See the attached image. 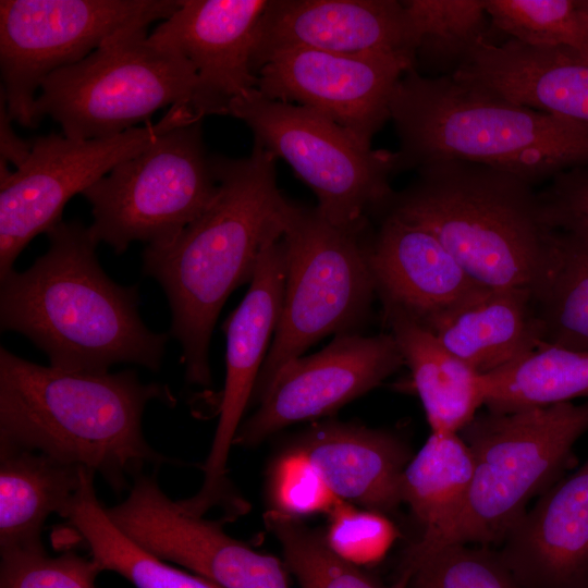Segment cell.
I'll list each match as a JSON object with an SVG mask.
<instances>
[{
  "label": "cell",
  "instance_id": "cell-5",
  "mask_svg": "<svg viewBox=\"0 0 588 588\" xmlns=\"http://www.w3.org/2000/svg\"><path fill=\"white\" fill-rule=\"evenodd\" d=\"M417 173L380 213L429 231L479 285L531 293L543 271L551 232L534 186L463 161L433 163Z\"/></svg>",
  "mask_w": 588,
  "mask_h": 588
},
{
  "label": "cell",
  "instance_id": "cell-36",
  "mask_svg": "<svg viewBox=\"0 0 588 588\" xmlns=\"http://www.w3.org/2000/svg\"><path fill=\"white\" fill-rule=\"evenodd\" d=\"M269 492L272 510L296 518L329 513L338 500L315 464L296 446L274 463Z\"/></svg>",
  "mask_w": 588,
  "mask_h": 588
},
{
  "label": "cell",
  "instance_id": "cell-10",
  "mask_svg": "<svg viewBox=\"0 0 588 588\" xmlns=\"http://www.w3.org/2000/svg\"><path fill=\"white\" fill-rule=\"evenodd\" d=\"M253 132L255 144L284 159L315 193L319 212L332 224L359 230L366 215L380 213L394 191V151L367 147L324 115L271 100L257 89L235 99L230 114Z\"/></svg>",
  "mask_w": 588,
  "mask_h": 588
},
{
  "label": "cell",
  "instance_id": "cell-16",
  "mask_svg": "<svg viewBox=\"0 0 588 588\" xmlns=\"http://www.w3.org/2000/svg\"><path fill=\"white\" fill-rule=\"evenodd\" d=\"M285 280L286 249L281 236L264 248L249 289L224 327L226 373L219 421L203 467V485L195 495L182 500L192 514L204 516L210 509L232 501L226 478L229 453L279 322Z\"/></svg>",
  "mask_w": 588,
  "mask_h": 588
},
{
  "label": "cell",
  "instance_id": "cell-2",
  "mask_svg": "<svg viewBox=\"0 0 588 588\" xmlns=\"http://www.w3.org/2000/svg\"><path fill=\"white\" fill-rule=\"evenodd\" d=\"M48 250L0 279V327L23 334L60 369L101 373L117 364L159 370L169 335L139 315L137 285L114 282L100 266L88 226L61 221Z\"/></svg>",
  "mask_w": 588,
  "mask_h": 588
},
{
  "label": "cell",
  "instance_id": "cell-3",
  "mask_svg": "<svg viewBox=\"0 0 588 588\" xmlns=\"http://www.w3.org/2000/svg\"><path fill=\"white\" fill-rule=\"evenodd\" d=\"M173 406L167 384L137 372H81L42 366L0 346V444L47 454L99 474L117 493L147 465L172 464L145 439L148 403Z\"/></svg>",
  "mask_w": 588,
  "mask_h": 588
},
{
  "label": "cell",
  "instance_id": "cell-28",
  "mask_svg": "<svg viewBox=\"0 0 588 588\" xmlns=\"http://www.w3.org/2000/svg\"><path fill=\"white\" fill-rule=\"evenodd\" d=\"M95 473L86 470L76 494L60 514L88 548L101 571L118 573L136 588H222L167 564L125 536L99 502Z\"/></svg>",
  "mask_w": 588,
  "mask_h": 588
},
{
  "label": "cell",
  "instance_id": "cell-24",
  "mask_svg": "<svg viewBox=\"0 0 588 588\" xmlns=\"http://www.w3.org/2000/svg\"><path fill=\"white\" fill-rule=\"evenodd\" d=\"M383 314L411 370L431 432L460 433L485 405L482 373L400 307L383 305Z\"/></svg>",
  "mask_w": 588,
  "mask_h": 588
},
{
  "label": "cell",
  "instance_id": "cell-12",
  "mask_svg": "<svg viewBox=\"0 0 588 588\" xmlns=\"http://www.w3.org/2000/svg\"><path fill=\"white\" fill-rule=\"evenodd\" d=\"M199 120L189 105L177 103L158 122L113 137H37L28 158L14 172L0 158V279L14 270L16 258L35 236L62 221L63 209L75 194H82L167 132Z\"/></svg>",
  "mask_w": 588,
  "mask_h": 588
},
{
  "label": "cell",
  "instance_id": "cell-27",
  "mask_svg": "<svg viewBox=\"0 0 588 588\" xmlns=\"http://www.w3.org/2000/svg\"><path fill=\"white\" fill-rule=\"evenodd\" d=\"M531 304L538 343L588 351V238L551 230Z\"/></svg>",
  "mask_w": 588,
  "mask_h": 588
},
{
  "label": "cell",
  "instance_id": "cell-21",
  "mask_svg": "<svg viewBox=\"0 0 588 588\" xmlns=\"http://www.w3.org/2000/svg\"><path fill=\"white\" fill-rule=\"evenodd\" d=\"M518 105L588 126V61L565 47L482 39L452 73Z\"/></svg>",
  "mask_w": 588,
  "mask_h": 588
},
{
  "label": "cell",
  "instance_id": "cell-33",
  "mask_svg": "<svg viewBox=\"0 0 588 588\" xmlns=\"http://www.w3.org/2000/svg\"><path fill=\"white\" fill-rule=\"evenodd\" d=\"M396 588H520L497 549L449 544L401 573Z\"/></svg>",
  "mask_w": 588,
  "mask_h": 588
},
{
  "label": "cell",
  "instance_id": "cell-13",
  "mask_svg": "<svg viewBox=\"0 0 588 588\" xmlns=\"http://www.w3.org/2000/svg\"><path fill=\"white\" fill-rule=\"evenodd\" d=\"M409 53L348 56L309 49L272 53L257 71L266 98L314 110L371 147L390 119L393 93L415 68Z\"/></svg>",
  "mask_w": 588,
  "mask_h": 588
},
{
  "label": "cell",
  "instance_id": "cell-38",
  "mask_svg": "<svg viewBox=\"0 0 588 588\" xmlns=\"http://www.w3.org/2000/svg\"><path fill=\"white\" fill-rule=\"evenodd\" d=\"M13 121L7 100L0 91V155L1 159L12 162L16 169L28 158L33 140L27 142L20 138L13 131Z\"/></svg>",
  "mask_w": 588,
  "mask_h": 588
},
{
  "label": "cell",
  "instance_id": "cell-35",
  "mask_svg": "<svg viewBox=\"0 0 588 588\" xmlns=\"http://www.w3.org/2000/svg\"><path fill=\"white\" fill-rule=\"evenodd\" d=\"M323 534L328 547L357 566L379 562L394 543L397 531L385 514L358 509L338 498Z\"/></svg>",
  "mask_w": 588,
  "mask_h": 588
},
{
  "label": "cell",
  "instance_id": "cell-1",
  "mask_svg": "<svg viewBox=\"0 0 588 588\" xmlns=\"http://www.w3.org/2000/svg\"><path fill=\"white\" fill-rule=\"evenodd\" d=\"M219 189L209 207L171 243L146 246L143 271L166 293L169 335L180 342L185 379L209 387V344L220 310L252 281L259 257L282 236L287 199L275 179V158L254 144L241 159L212 155Z\"/></svg>",
  "mask_w": 588,
  "mask_h": 588
},
{
  "label": "cell",
  "instance_id": "cell-15",
  "mask_svg": "<svg viewBox=\"0 0 588 588\" xmlns=\"http://www.w3.org/2000/svg\"><path fill=\"white\" fill-rule=\"evenodd\" d=\"M404 364L392 334L335 335L320 352L286 364L234 444L252 448L299 421L329 415L362 396Z\"/></svg>",
  "mask_w": 588,
  "mask_h": 588
},
{
  "label": "cell",
  "instance_id": "cell-39",
  "mask_svg": "<svg viewBox=\"0 0 588 588\" xmlns=\"http://www.w3.org/2000/svg\"><path fill=\"white\" fill-rule=\"evenodd\" d=\"M580 10L588 16V0H577Z\"/></svg>",
  "mask_w": 588,
  "mask_h": 588
},
{
  "label": "cell",
  "instance_id": "cell-8",
  "mask_svg": "<svg viewBox=\"0 0 588 588\" xmlns=\"http://www.w3.org/2000/svg\"><path fill=\"white\" fill-rule=\"evenodd\" d=\"M147 28L125 29L50 74L36 98V122L49 115L66 137L96 139L150 122L164 107L191 106L194 69L179 53L150 44Z\"/></svg>",
  "mask_w": 588,
  "mask_h": 588
},
{
  "label": "cell",
  "instance_id": "cell-7",
  "mask_svg": "<svg viewBox=\"0 0 588 588\" xmlns=\"http://www.w3.org/2000/svg\"><path fill=\"white\" fill-rule=\"evenodd\" d=\"M365 234L366 226L340 228L317 207L286 201L283 303L250 405L260 402L286 364L319 340L329 334L359 333L377 294L366 259Z\"/></svg>",
  "mask_w": 588,
  "mask_h": 588
},
{
  "label": "cell",
  "instance_id": "cell-4",
  "mask_svg": "<svg viewBox=\"0 0 588 588\" xmlns=\"http://www.w3.org/2000/svg\"><path fill=\"white\" fill-rule=\"evenodd\" d=\"M390 119L400 142L395 172L463 161L530 185L588 166V126L518 105L452 74L415 68L397 83Z\"/></svg>",
  "mask_w": 588,
  "mask_h": 588
},
{
  "label": "cell",
  "instance_id": "cell-11",
  "mask_svg": "<svg viewBox=\"0 0 588 588\" xmlns=\"http://www.w3.org/2000/svg\"><path fill=\"white\" fill-rule=\"evenodd\" d=\"M182 0H1V93L14 121L35 128L36 93L114 35L170 17Z\"/></svg>",
  "mask_w": 588,
  "mask_h": 588
},
{
  "label": "cell",
  "instance_id": "cell-17",
  "mask_svg": "<svg viewBox=\"0 0 588 588\" xmlns=\"http://www.w3.org/2000/svg\"><path fill=\"white\" fill-rule=\"evenodd\" d=\"M270 0H182L148 35L157 47L182 56L194 69L191 108L199 118L229 115L231 103L257 89L252 56Z\"/></svg>",
  "mask_w": 588,
  "mask_h": 588
},
{
  "label": "cell",
  "instance_id": "cell-25",
  "mask_svg": "<svg viewBox=\"0 0 588 588\" xmlns=\"http://www.w3.org/2000/svg\"><path fill=\"white\" fill-rule=\"evenodd\" d=\"M85 471L37 451L0 444V549L44 547L46 519L62 513Z\"/></svg>",
  "mask_w": 588,
  "mask_h": 588
},
{
  "label": "cell",
  "instance_id": "cell-14",
  "mask_svg": "<svg viewBox=\"0 0 588 588\" xmlns=\"http://www.w3.org/2000/svg\"><path fill=\"white\" fill-rule=\"evenodd\" d=\"M105 509L143 549L222 588H289L278 559L229 536L221 523L185 511L161 489L156 473L137 476L126 499Z\"/></svg>",
  "mask_w": 588,
  "mask_h": 588
},
{
  "label": "cell",
  "instance_id": "cell-34",
  "mask_svg": "<svg viewBox=\"0 0 588 588\" xmlns=\"http://www.w3.org/2000/svg\"><path fill=\"white\" fill-rule=\"evenodd\" d=\"M101 572L73 551L50 556L44 547L0 549V588H96Z\"/></svg>",
  "mask_w": 588,
  "mask_h": 588
},
{
  "label": "cell",
  "instance_id": "cell-22",
  "mask_svg": "<svg viewBox=\"0 0 588 588\" xmlns=\"http://www.w3.org/2000/svg\"><path fill=\"white\" fill-rule=\"evenodd\" d=\"M296 448L315 464L336 498L383 514L402 503V475L412 454L397 436L326 422L308 429Z\"/></svg>",
  "mask_w": 588,
  "mask_h": 588
},
{
  "label": "cell",
  "instance_id": "cell-18",
  "mask_svg": "<svg viewBox=\"0 0 588 588\" xmlns=\"http://www.w3.org/2000/svg\"><path fill=\"white\" fill-rule=\"evenodd\" d=\"M286 49L416 57L403 2L396 0H270L256 33L255 74L268 57Z\"/></svg>",
  "mask_w": 588,
  "mask_h": 588
},
{
  "label": "cell",
  "instance_id": "cell-23",
  "mask_svg": "<svg viewBox=\"0 0 588 588\" xmlns=\"http://www.w3.org/2000/svg\"><path fill=\"white\" fill-rule=\"evenodd\" d=\"M424 327L479 373L499 369L538 344L529 290L482 287Z\"/></svg>",
  "mask_w": 588,
  "mask_h": 588
},
{
  "label": "cell",
  "instance_id": "cell-29",
  "mask_svg": "<svg viewBox=\"0 0 588 588\" xmlns=\"http://www.w3.org/2000/svg\"><path fill=\"white\" fill-rule=\"evenodd\" d=\"M485 405L513 412L588 399V351L544 343L507 365L482 373Z\"/></svg>",
  "mask_w": 588,
  "mask_h": 588
},
{
  "label": "cell",
  "instance_id": "cell-31",
  "mask_svg": "<svg viewBox=\"0 0 588 588\" xmlns=\"http://www.w3.org/2000/svg\"><path fill=\"white\" fill-rule=\"evenodd\" d=\"M492 26L531 46L568 48L588 61V16L577 0H486Z\"/></svg>",
  "mask_w": 588,
  "mask_h": 588
},
{
  "label": "cell",
  "instance_id": "cell-6",
  "mask_svg": "<svg viewBox=\"0 0 588 588\" xmlns=\"http://www.w3.org/2000/svg\"><path fill=\"white\" fill-rule=\"evenodd\" d=\"M588 431V401L477 415L460 434L473 455L462 512L429 547L407 553L402 569L449 544L500 546L527 504L554 485Z\"/></svg>",
  "mask_w": 588,
  "mask_h": 588
},
{
  "label": "cell",
  "instance_id": "cell-20",
  "mask_svg": "<svg viewBox=\"0 0 588 588\" xmlns=\"http://www.w3.org/2000/svg\"><path fill=\"white\" fill-rule=\"evenodd\" d=\"M497 550L520 588H588V458L540 494Z\"/></svg>",
  "mask_w": 588,
  "mask_h": 588
},
{
  "label": "cell",
  "instance_id": "cell-30",
  "mask_svg": "<svg viewBox=\"0 0 588 588\" xmlns=\"http://www.w3.org/2000/svg\"><path fill=\"white\" fill-rule=\"evenodd\" d=\"M402 2L416 58L420 54L456 69L475 45L487 38L486 0Z\"/></svg>",
  "mask_w": 588,
  "mask_h": 588
},
{
  "label": "cell",
  "instance_id": "cell-9",
  "mask_svg": "<svg viewBox=\"0 0 588 588\" xmlns=\"http://www.w3.org/2000/svg\"><path fill=\"white\" fill-rule=\"evenodd\" d=\"M219 183L201 120L177 126L86 188L93 238L115 254L171 243L213 201Z\"/></svg>",
  "mask_w": 588,
  "mask_h": 588
},
{
  "label": "cell",
  "instance_id": "cell-37",
  "mask_svg": "<svg viewBox=\"0 0 588 588\" xmlns=\"http://www.w3.org/2000/svg\"><path fill=\"white\" fill-rule=\"evenodd\" d=\"M538 197L548 229L588 238V166L558 174Z\"/></svg>",
  "mask_w": 588,
  "mask_h": 588
},
{
  "label": "cell",
  "instance_id": "cell-32",
  "mask_svg": "<svg viewBox=\"0 0 588 588\" xmlns=\"http://www.w3.org/2000/svg\"><path fill=\"white\" fill-rule=\"evenodd\" d=\"M264 520L279 541L284 564L301 588H382L360 566L336 555L323 534L303 525L298 518L269 510Z\"/></svg>",
  "mask_w": 588,
  "mask_h": 588
},
{
  "label": "cell",
  "instance_id": "cell-26",
  "mask_svg": "<svg viewBox=\"0 0 588 588\" xmlns=\"http://www.w3.org/2000/svg\"><path fill=\"white\" fill-rule=\"evenodd\" d=\"M471 477L473 455L462 436L431 432L402 475V503L409 506L422 527L421 538L408 553L429 547L455 522Z\"/></svg>",
  "mask_w": 588,
  "mask_h": 588
},
{
  "label": "cell",
  "instance_id": "cell-19",
  "mask_svg": "<svg viewBox=\"0 0 588 588\" xmlns=\"http://www.w3.org/2000/svg\"><path fill=\"white\" fill-rule=\"evenodd\" d=\"M365 252L383 305L400 307L422 326L483 286L474 281L441 242L422 226L382 213Z\"/></svg>",
  "mask_w": 588,
  "mask_h": 588
}]
</instances>
